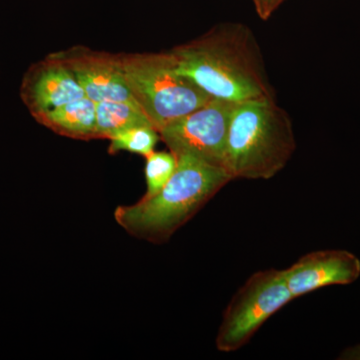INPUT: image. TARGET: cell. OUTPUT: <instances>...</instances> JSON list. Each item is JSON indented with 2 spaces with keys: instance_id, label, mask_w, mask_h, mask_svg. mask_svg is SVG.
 I'll return each instance as SVG.
<instances>
[{
  "instance_id": "8",
  "label": "cell",
  "mask_w": 360,
  "mask_h": 360,
  "mask_svg": "<svg viewBox=\"0 0 360 360\" xmlns=\"http://www.w3.org/2000/svg\"><path fill=\"white\" fill-rule=\"evenodd\" d=\"M20 96L33 117L86 97L70 68L53 53L28 68Z\"/></svg>"
},
{
  "instance_id": "3",
  "label": "cell",
  "mask_w": 360,
  "mask_h": 360,
  "mask_svg": "<svg viewBox=\"0 0 360 360\" xmlns=\"http://www.w3.org/2000/svg\"><path fill=\"white\" fill-rule=\"evenodd\" d=\"M295 149L290 115L274 97L234 105L225 158V169L232 179H272L285 167Z\"/></svg>"
},
{
  "instance_id": "4",
  "label": "cell",
  "mask_w": 360,
  "mask_h": 360,
  "mask_svg": "<svg viewBox=\"0 0 360 360\" xmlns=\"http://www.w3.org/2000/svg\"><path fill=\"white\" fill-rule=\"evenodd\" d=\"M120 58L130 94L158 132L212 99L180 72L169 51Z\"/></svg>"
},
{
  "instance_id": "10",
  "label": "cell",
  "mask_w": 360,
  "mask_h": 360,
  "mask_svg": "<svg viewBox=\"0 0 360 360\" xmlns=\"http://www.w3.org/2000/svg\"><path fill=\"white\" fill-rule=\"evenodd\" d=\"M34 120L63 136L79 141L96 139V103L89 97L46 111Z\"/></svg>"
},
{
  "instance_id": "6",
  "label": "cell",
  "mask_w": 360,
  "mask_h": 360,
  "mask_svg": "<svg viewBox=\"0 0 360 360\" xmlns=\"http://www.w3.org/2000/svg\"><path fill=\"white\" fill-rule=\"evenodd\" d=\"M236 104L212 98L198 110L163 127L160 139L175 156H191L225 169L227 135Z\"/></svg>"
},
{
  "instance_id": "1",
  "label": "cell",
  "mask_w": 360,
  "mask_h": 360,
  "mask_svg": "<svg viewBox=\"0 0 360 360\" xmlns=\"http://www.w3.org/2000/svg\"><path fill=\"white\" fill-rule=\"evenodd\" d=\"M169 52L180 72L212 98L240 103L274 97L257 39L246 25L214 26Z\"/></svg>"
},
{
  "instance_id": "7",
  "label": "cell",
  "mask_w": 360,
  "mask_h": 360,
  "mask_svg": "<svg viewBox=\"0 0 360 360\" xmlns=\"http://www.w3.org/2000/svg\"><path fill=\"white\" fill-rule=\"evenodd\" d=\"M53 54L70 68L85 96L94 103L135 101L125 80L120 54L94 51L84 45Z\"/></svg>"
},
{
  "instance_id": "12",
  "label": "cell",
  "mask_w": 360,
  "mask_h": 360,
  "mask_svg": "<svg viewBox=\"0 0 360 360\" xmlns=\"http://www.w3.org/2000/svg\"><path fill=\"white\" fill-rule=\"evenodd\" d=\"M160 132L153 127H139L122 130L110 137V153L127 151L146 158L155 151L156 143L160 141Z\"/></svg>"
},
{
  "instance_id": "2",
  "label": "cell",
  "mask_w": 360,
  "mask_h": 360,
  "mask_svg": "<svg viewBox=\"0 0 360 360\" xmlns=\"http://www.w3.org/2000/svg\"><path fill=\"white\" fill-rule=\"evenodd\" d=\"M176 158V169L160 191L135 205L116 208V222L131 236L150 243H165L233 180L224 168L191 156Z\"/></svg>"
},
{
  "instance_id": "16",
  "label": "cell",
  "mask_w": 360,
  "mask_h": 360,
  "mask_svg": "<svg viewBox=\"0 0 360 360\" xmlns=\"http://www.w3.org/2000/svg\"><path fill=\"white\" fill-rule=\"evenodd\" d=\"M252 1L253 4H255V9H257L258 15H259L262 11V6H264V0H252Z\"/></svg>"
},
{
  "instance_id": "13",
  "label": "cell",
  "mask_w": 360,
  "mask_h": 360,
  "mask_svg": "<svg viewBox=\"0 0 360 360\" xmlns=\"http://www.w3.org/2000/svg\"><path fill=\"white\" fill-rule=\"evenodd\" d=\"M146 158V193L143 198H150L172 179L176 169L177 158L172 151H153Z\"/></svg>"
},
{
  "instance_id": "11",
  "label": "cell",
  "mask_w": 360,
  "mask_h": 360,
  "mask_svg": "<svg viewBox=\"0 0 360 360\" xmlns=\"http://www.w3.org/2000/svg\"><path fill=\"white\" fill-rule=\"evenodd\" d=\"M139 127L153 125L135 101L96 103V139H110L122 130Z\"/></svg>"
},
{
  "instance_id": "15",
  "label": "cell",
  "mask_w": 360,
  "mask_h": 360,
  "mask_svg": "<svg viewBox=\"0 0 360 360\" xmlns=\"http://www.w3.org/2000/svg\"><path fill=\"white\" fill-rule=\"evenodd\" d=\"M338 359L360 360V343L354 347H347L341 352Z\"/></svg>"
},
{
  "instance_id": "9",
  "label": "cell",
  "mask_w": 360,
  "mask_h": 360,
  "mask_svg": "<svg viewBox=\"0 0 360 360\" xmlns=\"http://www.w3.org/2000/svg\"><path fill=\"white\" fill-rule=\"evenodd\" d=\"M293 298L330 285H347L360 276V259L342 250L314 251L284 269Z\"/></svg>"
},
{
  "instance_id": "14",
  "label": "cell",
  "mask_w": 360,
  "mask_h": 360,
  "mask_svg": "<svg viewBox=\"0 0 360 360\" xmlns=\"http://www.w3.org/2000/svg\"><path fill=\"white\" fill-rule=\"evenodd\" d=\"M283 1L284 0H264L262 13L259 14L260 18L264 20H269L270 15L283 4Z\"/></svg>"
},
{
  "instance_id": "5",
  "label": "cell",
  "mask_w": 360,
  "mask_h": 360,
  "mask_svg": "<svg viewBox=\"0 0 360 360\" xmlns=\"http://www.w3.org/2000/svg\"><path fill=\"white\" fill-rule=\"evenodd\" d=\"M292 300L284 269L255 272L225 309L215 340L217 349L227 354L240 349L267 319Z\"/></svg>"
}]
</instances>
